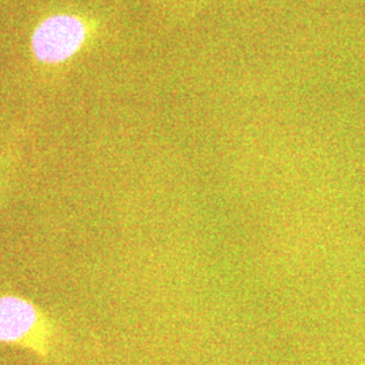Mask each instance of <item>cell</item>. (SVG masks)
I'll return each instance as SVG.
<instances>
[{
  "instance_id": "6da1fadb",
  "label": "cell",
  "mask_w": 365,
  "mask_h": 365,
  "mask_svg": "<svg viewBox=\"0 0 365 365\" xmlns=\"http://www.w3.org/2000/svg\"><path fill=\"white\" fill-rule=\"evenodd\" d=\"M0 344L49 360L61 345L57 321L36 302L15 294L0 295Z\"/></svg>"
},
{
  "instance_id": "7a4b0ae2",
  "label": "cell",
  "mask_w": 365,
  "mask_h": 365,
  "mask_svg": "<svg viewBox=\"0 0 365 365\" xmlns=\"http://www.w3.org/2000/svg\"><path fill=\"white\" fill-rule=\"evenodd\" d=\"M86 27L72 15H53L43 21L33 34V52L39 61L48 64L63 63L81 48Z\"/></svg>"
},
{
  "instance_id": "3957f363",
  "label": "cell",
  "mask_w": 365,
  "mask_h": 365,
  "mask_svg": "<svg viewBox=\"0 0 365 365\" xmlns=\"http://www.w3.org/2000/svg\"><path fill=\"white\" fill-rule=\"evenodd\" d=\"M11 164H13V160H11L10 155H6V156L0 158V200L3 197V191H4L6 182L9 180V173H10Z\"/></svg>"
}]
</instances>
